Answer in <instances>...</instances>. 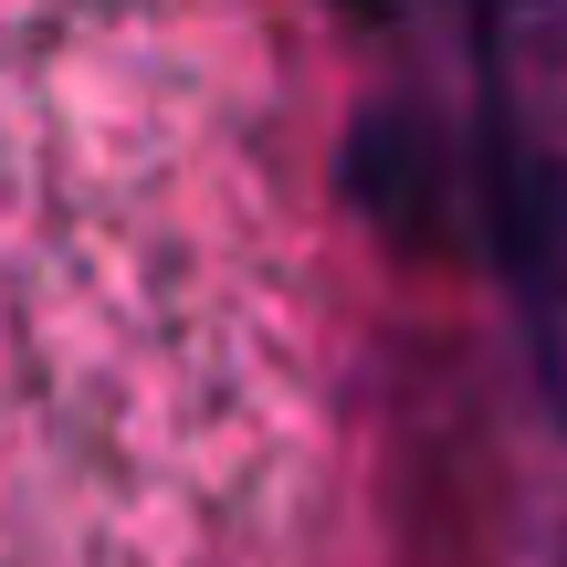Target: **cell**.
<instances>
[{
    "instance_id": "6da1fadb",
    "label": "cell",
    "mask_w": 567,
    "mask_h": 567,
    "mask_svg": "<svg viewBox=\"0 0 567 567\" xmlns=\"http://www.w3.org/2000/svg\"><path fill=\"white\" fill-rule=\"evenodd\" d=\"M484 243L567 421V0H473Z\"/></svg>"
}]
</instances>
